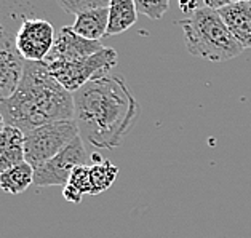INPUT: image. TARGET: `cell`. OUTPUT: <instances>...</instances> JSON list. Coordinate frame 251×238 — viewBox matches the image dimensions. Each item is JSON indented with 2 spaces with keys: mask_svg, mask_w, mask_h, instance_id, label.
<instances>
[{
  "mask_svg": "<svg viewBox=\"0 0 251 238\" xmlns=\"http://www.w3.org/2000/svg\"><path fill=\"white\" fill-rule=\"evenodd\" d=\"M26 133L20 128L7 125L0 133V173L26 162Z\"/></svg>",
  "mask_w": 251,
  "mask_h": 238,
  "instance_id": "11",
  "label": "cell"
},
{
  "mask_svg": "<svg viewBox=\"0 0 251 238\" xmlns=\"http://www.w3.org/2000/svg\"><path fill=\"white\" fill-rule=\"evenodd\" d=\"M5 123L24 133L59 120L74 119V96L50 75L45 63H27L21 82L0 102Z\"/></svg>",
  "mask_w": 251,
  "mask_h": 238,
  "instance_id": "2",
  "label": "cell"
},
{
  "mask_svg": "<svg viewBox=\"0 0 251 238\" xmlns=\"http://www.w3.org/2000/svg\"><path fill=\"white\" fill-rule=\"evenodd\" d=\"M111 0H58L59 7L69 15H78L82 11L95 10V8H106L109 7Z\"/></svg>",
  "mask_w": 251,
  "mask_h": 238,
  "instance_id": "16",
  "label": "cell"
},
{
  "mask_svg": "<svg viewBox=\"0 0 251 238\" xmlns=\"http://www.w3.org/2000/svg\"><path fill=\"white\" fill-rule=\"evenodd\" d=\"M117 174H119V168L109 160H101V162H96L95 165H91L90 167L91 193L90 195H98V193L106 192L115 182Z\"/></svg>",
  "mask_w": 251,
  "mask_h": 238,
  "instance_id": "15",
  "label": "cell"
},
{
  "mask_svg": "<svg viewBox=\"0 0 251 238\" xmlns=\"http://www.w3.org/2000/svg\"><path fill=\"white\" fill-rule=\"evenodd\" d=\"M138 13L144 15L149 20H160L168 11L170 0H134Z\"/></svg>",
  "mask_w": 251,
  "mask_h": 238,
  "instance_id": "17",
  "label": "cell"
},
{
  "mask_svg": "<svg viewBox=\"0 0 251 238\" xmlns=\"http://www.w3.org/2000/svg\"><path fill=\"white\" fill-rule=\"evenodd\" d=\"M5 32V29H3V26H2V23H0V34H3Z\"/></svg>",
  "mask_w": 251,
  "mask_h": 238,
  "instance_id": "23",
  "label": "cell"
},
{
  "mask_svg": "<svg viewBox=\"0 0 251 238\" xmlns=\"http://www.w3.org/2000/svg\"><path fill=\"white\" fill-rule=\"evenodd\" d=\"M117 51L114 48L104 47L101 51L87 58L74 61H54V63H45V66L54 80H58L67 91L74 95L90 80L109 74L117 66Z\"/></svg>",
  "mask_w": 251,
  "mask_h": 238,
  "instance_id": "4",
  "label": "cell"
},
{
  "mask_svg": "<svg viewBox=\"0 0 251 238\" xmlns=\"http://www.w3.org/2000/svg\"><path fill=\"white\" fill-rule=\"evenodd\" d=\"M87 160L88 155L85 150L83 139L78 136L69 145H66L58 155H54L51 160L34 168V184L37 187H64L69 182L72 171L80 165H87Z\"/></svg>",
  "mask_w": 251,
  "mask_h": 238,
  "instance_id": "6",
  "label": "cell"
},
{
  "mask_svg": "<svg viewBox=\"0 0 251 238\" xmlns=\"http://www.w3.org/2000/svg\"><path fill=\"white\" fill-rule=\"evenodd\" d=\"M250 2H251V0H250Z\"/></svg>",
  "mask_w": 251,
  "mask_h": 238,
  "instance_id": "24",
  "label": "cell"
},
{
  "mask_svg": "<svg viewBox=\"0 0 251 238\" xmlns=\"http://www.w3.org/2000/svg\"><path fill=\"white\" fill-rule=\"evenodd\" d=\"M34 184V168L27 162L0 173V189L11 195L26 192L29 186Z\"/></svg>",
  "mask_w": 251,
  "mask_h": 238,
  "instance_id": "14",
  "label": "cell"
},
{
  "mask_svg": "<svg viewBox=\"0 0 251 238\" xmlns=\"http://www.w3.org/2000/svg\"><path fill=\"white\" fill-rule=\"evenodd\" d=\"M7 126V123H5V119H3V115H2V111H0V133H2L3 128Z\"/></svg>",
  "mask_w": 251,
  "mask_h": 238,
  "instance_id": "22",
  "label": "cell"
},
{
  "mask_svg": "<svg viewBox=\"0 0 251 238\" xmlns=\"http://www.w3.org/2000/svg\"><path fill=\"white\" fill-rule=\"evenodd\" d=\"M54 27L50 21L40 18L24 20L15 37L20 54L27 63H44L54 45Z\"/></svg>",
  "mask_w": 251,
  "mask_h": 238,
  "instance_id": "7",
  "label": "cell"
},
{
  "mask_svg": "<svg viewBox=\"0 0 251 238\" xmlns=\"http://www.w3.org/2000/svg\"><path fill=\"white\" fill-rule=\"evenodd\" d=\"M109 26L107 35H119L128 30L138 20V8L134 0H111L109 2Z\"/></svg>",
  "mask_w": 251,
  "mask_h": 238,
  "instance_id": "13",
  "label": "cell"
},
{
  "mask_svg": "<svg viewBox=\"0 0 251 238\" xmlns=\"http://www.w3.org/2000/svg\"><path fill=\"white\" fill-rule=\"evenodd\" d=\"M179 8H181L182 13H186L189 16H191L195 10H199L195 0H179Z\"/></svg>",
  "mask_w": 251,
  "mask_h": 238,
  "instance_id": "21",
  "label": "cell"
},
{
  "mask_svg": "<svg viewBox=\"0 0 251 238\" xmlns=\"http://www.w3.org/2000/svg\"><path fill=\"white\" fill-rule=\"evenodd\" d=\"M67 186L74 187L82 195H90L91 193V184H90V167L87 165H80L72 171Z\"/></svg>",
  "mask_w": 251,
  "mask_h": 238,
  "instance_id": "18",
  "label": "cell"
},
{
  "mask_svg": "<svg viewBox=\"0 0 251 238\" xmlns=\"http://www.w3.org/2000/svg\"><path fill=\"white\" fill-rule=\"evenodd\" d=\"M109 26V8H95L88 11H82L75 16L72 29L78 35L88 40H100L107 35Z\"/></svg>",
  "mask_w": 251,
  "mask_h": 238,
  "instance_id": "12",
  "label": "cell"
},
{
  "mask_svg": "<svg viewBox=\"0 0 251 238\" xmlns=\"http://www.w3.org/2000/svg\"><path fill=\"white\" fill-rule=\"evenodd\" d=\"M238 2H250V0H205V7L219 10L223 7H227L230 3H238Z\"/></svg>",
  "mask_w": 251,
  "mask_h": 238,
  "instance_id": "20",
  "label": "cell"
},
{
  "mask_svg": "<svg viewBox=\"0 0 251 238\" xmlns=\"http://www.w3.org/2000/svg\"><path fill=\"white\" fill-rule=\"evenodd\" d=\"M177 24L184 32L187 51L194 56L223 63L243 53V47L230 34L218 10L201 7Z\"/></svg>",
  "mask_w": 251,
  "mask_h": 238,
  "instance_id": "3",
  "label": "cell"
},
{
  "mask_svg": "<svg viewBox=\"0 0 251 238\" xmlns=\"http://www.w3.org/2000/svg\"><path fill=\"white\" fill-rule=\"evenodd\" d=\"M72 96L80 138L96 149L119 147L141 112L125 78L119 75L96 77Z\"/></svg>",
  "mask_w": 251,
  "mask_h": 238,
  "instance_id": "1",
  "label": "cell"
},
{
  "mask_svg": "<svg viewBox=\"0 0 251 238\" xmlns=\"http://www.w3.org/2000/svg\"><path fill=\"white\" fill-rule=\"evenodd\" d=\"M80 136L75 120H59L53 123L42 125L26 133V162L32 168H37L45 162L58 155L66 145Z\"/></svg>",
  "mask_w": 251,
  "mask_h": 238,
  "instance_id": "5",
  "label": "cell"
},
{
  "mask_svg": "<svg viewBox=\"0 0 251 238\" xmlns=\"http://www.w3.org/2000/svg\"><path fill=\"white\" fill-rule=\"evenodd\" d=\"M26 61L23 59L8 32L0 34V102L15 93L21 82Z\"/></svg>",
  "mask_w": 251,
  "mask_h": 238,
  "instance_id": "8",
  "label": "cell"
},
{
  "mask_svg": "<svg viewBox=\"0 0 251 238\" xmlns=\"http://www.w3.org/2000/svg\"><path fill=\"white\" fill-rule=\"evenodd\" d=\"M100 40H88L78 35L72 26H66L58 32L54 39V45L50 54L44 63H54V61H74L87 58L102 50Z\"/></svg>",
  "mask_w": 251,
  "mask_h": 238,
  "instance_id": "9",
  "label": "cell"
},
{
  "mask_svg": "<svg viewBox=\"0 0 251 238\" xmlns=\"http://www.w3.org/2000/svg\"><path fill=\"white\" fill-rule=\"evenodd\" d=\"M63 195H64V198L67 201H71V203H80L82 198H83V195L75 190L74 187H71V186H64V190H63Z\"/></svg>",
  "mask_w": 251,
  "mask_h": 238,
  "instance_id": "19",
  "label": "cell"
},
{
  "mask_svg": "<svg viewBox=\"0 0 251 238\" xmlns=\"http://www.w3.org/2000/svg\"><path fill=\"white\" fill-rule=\"evenodd\" d=\"M218 13L243 50L251 48V2L230 3L219 8Z\"/></svg>",
  "mask_w": 251,
  "mask_h": 238,
  "instance_id": "10",
  "label": "cell"
}]
</instances>
